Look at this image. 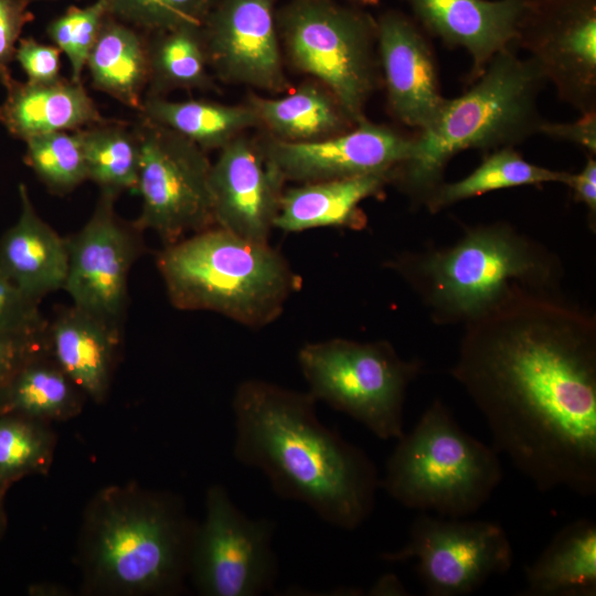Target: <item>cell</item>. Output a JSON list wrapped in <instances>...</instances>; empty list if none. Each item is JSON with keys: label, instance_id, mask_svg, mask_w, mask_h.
I'll list each match as a JSON object with an SVG mask.
<instances>
[{"label": "cell", "instance_id": "obj_1", "mask_svg": "<svg viewBox=\"0 0 596 596\" xmlns=\"http://www.w3.org/2000/svg\"><path fill=\"white\" fill-rule=\"evenodd\" d=\"M450 374L497 451L540 491L596 493V319L556 295L520 290L465 324Z\"/></svg>", "mask_w": 596, "mask_h": 596}, {"label": "cell", "instance_id": "obj_2", "mask_svg": "<svg viewBox=\"0 0 596 596\" xmlns=\"http://www.w3.org/2000/svg\"><path fill=\"white\" fill-rule=\"evenodd\" d=\"M316 404L309 392L243 381L232 403L234 458L259 470L278 497L352 531L374 509L377 470L361 448L320 422Z\"/></svg>", "mask_w": 596, "mask_h": 596}, {"label": "cell", "instance_id": "obj_3", "mask_svg": "<svg viewBox=\"0 0 596 596\" xmlns=\"http://www.w3.org/2000/svg\"><path fill=\"white\" fill-rule=\"evenodd\" d=\"M386 265L441 324L475 321L520 290H556L562 272L545 246L502 221L468 226L450 246L406 252Z\"/></svg>", "mask_w": 596, "mask_h": 596}, {"label": "cell", "instance_id": "obj_4", "mask_svg": "<svg viewBox=\"0 0 596 596\" xmlns=\"http://www.w3.org/2000/svg\"><path fill=\"white\" fill-rule=\"evenodd\" d=\"M545 79L534 62L509 46L456 98H446L436 121L416 132L411 153L392 170L391 183L424 205L444 182L449 161L465 150L514 147L539 134L538 98Z\"/></svg>", "mask_w": 596, "mask_h": 596}, {"label": "cell", "instance_id": "obj_5", "mask_svg": "<svg viewBox=\"0 0 596 596\" xmlns=\"http://www.w3.org/2000/svg\"><path fill=\"white\" fill-rule=\"evenodd\" d=\"M156 263L177 309L213 311L252 329L274 322L301 283L269 243L215 225L166 244Z\"/></svg>", "mask_w": 596, "mask_h": 596}, {"label": "cell", "instance_id": "obj_6", "mask_svg": "<svg viewBox=\"0 0 596 596\" xmlns=\"http://www.w3.org/2000/svg\"><path fill=\"white\" fill-rule=\"evenodd\" d=\"M501 479L497 450L462 430L435 400L397 440L380 487L408 509L464 518L488 501Z\"/></svg>", "mask_w": 596, "mask_h": 596}, {"label": "cell", "instance_id": "obj_7", "mask_svg": "<svg viewBox=\"0 0 596 596\" xmlns=\"http://www.w3.org/2000/svg\"><path fill=\"white\" fill-rule=\"evenodd\" d=\"M280 45L290 65L324 86L358 124L382 86L376 19L336 0H290L276 9Z\"/></svg>", "mask_w": 596, "mask_h": 596}, {"label": "cell", "instance_id": "obj_8", "mask_svg": "<svg viewBox=\"0 0 596 596\" xmlns=\"http://www.w3.org/2000/svg\"><path fill=\"white\" fill-rule=\"evenodd\" d=\"M297 359L317 402L347 414L382 440L404 435L406 391L422 370L419 360L402 359L385 340L343 338L308 342Z\"/></svg>", "mask_w": 596, "mask_h": 596}, {"label": "cell", "instance_id": "obj_9", "mask_svg": "<svg viewBox=\"0 0 596 596\" xmlns=\"http://www.w3.org/2000/svg\"><path fill=\"white\" fill-rule=\"evenodd\" d=\"M196 529L175 504L152 499L113 504L98 520L94 556L99 573L128 589L175 587L190 566Z\"/></svg>", "mask_w": 596, "mask_h": 596}, {"label": "cell", "instance_id": "obj_10", "mask_svg": "<svg viewBox=\"0 0 596 596\" xmlns=\"http://www.w3.org/2000/svg\"><path fill=\"white\" fill-rule=\"evenodd\" d=\"M136 192L141 212L134 225L166 244L214 225L206 151L185 137L141 117Z\"/></svg>", "mask_w": 596, "mask_h": 596}, {"label": "cell", "instance_id": "obj_11", "mask_svg": "<svg viewBox=\"0 0 596 596\" xmlns=\"http://www.w3.org/2000/svg\"><path fill=\"white\" fill-rule=\"evenodd\" d=\"M275 531V521L247 517L224 487L212 486L190 558L200 592L209 596H259L272 592L278 576Z\"/></svg>", "mask_w": 596, "mask_h": 596}, {"label": "cell", "instance_id": "obj_12", "mask_svg": "<svg viewBox=\"0 0 596 596\" xmlns=\"http://www.w3.org/2000/svg\"><path fill=\"white\" fill-rule=\"evenodd\" d=\"M385 562L417 560V572L429 596L468 595L493 575L509 572L513 552L505 531L483 520L422 513L404 546L384 552Z\"/></svg>", "mask_w": 596, "mask_h": 596}, {"label": "cell", "instance_id": "obj_13", "mask_svg": "<svg viewBox=\"0 0 596 596\" xmlns=\"http://www.w3.org/2000/svg\"><path fill=\"white\" fill-rule=\"evenodd\" d=\"M512 46L529 53L560 100L596 111V0H524Z\"/></svg>", "mask_w": 596, "mask_h": 596}, {"label": "cell", "instance_id": "obj_14", "mask_svg": "<svg viewBox=\"0 0 596 596\" xmlns=\"http://www.w3.org/2000/svg\"><path fill=\"white\" fill-rule=\"evenodd\" d=\"M117 196L100 192L85 225L66 237L68 265L63 289L72 305L120 327L130 268L142 251L141 231L115 213Z\"/></svg>", "mask_w": 596, "mask_h": 596}, {"label": "cell", "instance_id": "obj_15", "mask_svg": "<svg viewBox=\"0 0 596 596\" xmlns=\"http://www.w3.org/2000/svg\"><path fill=\"white\" fill-rule=\"evenodd\" d=\"M278 0H216L202 33L209 66L228 84L290 89L276 25Z\"/></svg>", "mask_w": 596, "mask_h": 596}, {"label": "cell", "instance_id": "obj_16", "mask_svg": "<svg viewBox=\"0 0 596 596\" xmlns=\"http://www.w3.org/2000/svg\"><path fill=\"white\" fill-rule=\"evenodd\" d=\"M415 132L406 135L368 118L352 129L312 142L259 140L286 181L300 183L392 172L411 153Z\"/></svg>", "mask_w": 596, "mask_h": 596}, {"label": "cell", "instance_id": "obj_17", "mask_svg": "<svg viewBox=\"0 0 596 596\" xmlns=\"http://www.w3.org/2000/svg\"><path fill=\"white\" fill-rule=\"evenodd\" d=\"M286 180L260 141L240 135L211 166L214 225L244 240L268 243Z\"/></svg>", "mask_w": 596, "mask_h": 596}, {"label": "cell", "instance_id": "obj_18", "mask_svg": "<svg viewBox=\"0 0 596 596\" xmlns=\"http://www.w3.org/2000/svg\"><path fill=\"white\" fill-rule=\"evenodd\" d=\"M377 56L386 107L416 132L428 129L445 104L430 38L408 14L396 9L376 19Z\"/></svg>", "mask_w": 596, "mask_h": 596}, {"label": "cell", "instance_id": "obj_19", "mask_svg": "<svg viewBox=\"0 0 596 596\" xmlns=\"http://www.w3.org/2000/svg\"><path fill=\"white\" fill-rule=\"evenodd\" d=\"M430 38L471 57L466 86L477 81L493 56L513 44L524 0H401Z\"/></svg>", "mask_w": 596, "mask_h": 596}, {"label": "cell", "instance_id": "obj_20", "mask_svg": "<svg viewBox=\"0 0 596 596\" xmlns=\"http://www.w3.org/2000/svg\"><path fill=\"white\" fill-rule=\"evenodd\" d=\"M20 213L0 236V274L28 297L41 302L63 289L68 265L66 237L35 211L25 184L18 187Z\"/></svg>", "mask_w": 596, "mask_h": 596}, {"label": "cell", "instance_id": "obj_21", "mask_svg": "<svg viewBox=\"0 0 596 596\" xmlns=\"http://www.w3.org/2000/svg\"><path fill=\"white\" fill-rule=\"evenodd\" d=\"M0 105V124L23 141L55 131H74L106 119L82 82L58 78L51 83L13 79Z\"/></svg>", "mask_w": 596, "mask_h": 596}, {"label": "cell", "instance_id": "obj_22", "mask_svg": "<svg viewBox=\"0 0 596 596\" xmlns=\"http://www.w3.org/2000/svg\"><path fill=\"white\" fill-rule=\"evenodd\" d=\"M392 172L307 182L284 190L275 227L300 232L318 227L361 230L366 215L360 204L380 195L391 183Z\"/></svg>", "mask_w": 596, "mask_h": 596}, {"label": "cell", "instance_id": "obj_23", "mask_svg": "<svg viewBox=\"0 0 596 596\" xmlns=\"http://www.w3.org/2000/svg\"><path fill=\"white\" fill-rule=\"evenodd\" d=\"M119 327L74 305L58 309L46 328V344L63 372L95 398L106 392Z\"/></svg>", "mask_w": 596, "mask_h": 596}, {"label": "cell", "instance_id": "obj_24", "mask_svg": "<svg viewBox=\"0 0 596 596\" xmlns=\"http://www.w3.org/2000/svg\"><path fill=\"white\" fill-rule=\"evenodd\" d=\"M247 104L257 114L259 127L267 130V136L285 142L318 141L356 125L337 98L315 79L279 98L251 94Z\"/></svg>", "mask_w": 596, "mask_h": 596}, {"label": "cell", "instance_id": "obj_25", "mask_svg": "<svg viewBox=\"0 0 596 596\" xmlns=\"http://www.w3.org/2000/svg\"><path fill=\"white\" fill-rule=\"evenodd\" d=\"M526 588L522 595L592 596L596 594V525L576 520L552 539L525 567Z\"/></svg>", "mask_w": 596, "mask_h": 596}, {"label": "cell", "instance_id": "obj_26", "mask_svg": "<svg viewBox=\"0 0 596 596\" xmlns=\"http://www.w3.org/2000/svg\"><path fill=\"white\" fill-rule=\"evenodd\" d=\"M85 67L95 88L140 109L149 82V60L147 40L137 29L107 14Z\"/></svg>", "mask_w": 596, "mask_h": 596}, {"label": "cell", "instance_id": "obj_27", "mask_svg": "<svg viewBox=\"0 0 596 596\" xmlns=\"http://www.w3.org/2000/svg\"><path fill=\"white\" fill-rule=\"evenodd\" d=\"M139 111L141 117L185 137L204 151L221 149L245 130L259 127L257 114L248 104L168 100L147 95Z\"/></svg>", "mask_w": 596, "mask_h": 596}, {"label": "cell", "instance_id": "obj_28", "mask_svg": "<svg viewBox=\"0 0 596 596\" xmlns=\"http://www.w3.org/2000/svg\"><path fill=\"white\" fill-rule=\"evenodd\" d=\"M150 96L172 89H213L202 25L184 24L153 32L147 40Z\"/></svg>", "mask_w": 596, "mask_h": 596}, {"label": "cell", "instance_id": "obj_29", "mask_svg": "<svg viewBox=\"0 0 596 596\" xmlns=\"http://www.w3.org/2000/svg\"><path fill=\"white\" fill-rule=\"evenodd\" d=\"M571 172L552 170L526 161L514 147L488 152L467 177L440 183L424 206L436 213L455 203L501 189L556 182L567 184Z\"/></svg>", "mask_w": 596, "mask_h": 596}, {"label": "cell", "instance_id": "obj_30", "mask_svg": "<svg viewBox=\"0 0 596 596\" xmlns=\"http://www.w3.org/2000/svg\"><path fill=\"white\" fill-rule=\"evenodd\" d=\"M83 141L87 180L100 192L118 196L124 191L136 192L140 147L136 130L107 120L79 129Z\"/></svg>", "mask_w": 596, "mask_h": 596}, {"label": "cell", "instance_id": "obj_31", "mask_svg": "<svg viewBox=\"0 0 596 596\" xmlns=\"http://www.w3.org/2000/svg\"><path fill=\"white\" fill-rule=\"evenodd\" d=\"M44 345L45 341L21 362L9 379L0 395V403L7 409L35 416L54 415L72 402V380L58 365H47L36 358Z\"/></svg>", "mask_w": 596, "mask_h": 596}, {"label": "cell", "instance_id": "obj_32", "mask_svg": "<svg viewBox=\"0 0 596 596\" xmlns=\"http://www.w3.org/2000/svg\"><path fill=\"white\" fill-rule=\"evenodd\" d=\"M25 143L24 161L49 191L65 194L87 180L79 129L35 136Z\"/></svg>", "mask_w": 596, "mask_h": 596}, {"label": "cell", "instance_id": "obj_33", "mask_svg": "<svg viewBox=\"0 0 596 596\" xmlns=\"http://www.w3.org/2000/svg\"><path fill=\"white\" fill-rule=\"evenodd\" d=\"M117 20L149 33L202 25L216 0H105Z\"/></svg>", "mask_w": 596, "mask_h": 596}, {"label": "cell", "instance_id": "obj_34", "mask_svg": "<svg viewBox=\"0 0 596 596\" xmlns=\"http://www.w3.org/2000/svg\"><path fill=\"white\" fill-rule=\"evenodd\" d=\"M107 14L106 1L95 0L85 8L71 7L47 25L49 38L68 57L75 82H82L88 54Z\"/></svg>", "mask_w": 596, "mask_h": 596}, {"label": "cell", "instance_id": "obj_35", "mask_svg": "<svg viewBox=\"0 0 596 596\" xmlns=\"http://www.w3.org/2000/svg\"><path fill=\"white\" fill-rule=\"evenodd\" d=\"M43 453V440L18 419L0 421V480L32 467Z\"/></svg>", "mask_w": 596, "mask_h": 596}, {"label": "cell", "instance_id": "obj_36", "mask_svg": "<svg viewBox=\"0 0 596 596\" xmlns=\"http://www.w3.org/2000/svg\"><path fill=\"white\" fill-rule=\"evenodd\" d=\"M46 327L40 302L0 274V333H36Z\"/></svg>", "mask_w": 596, "mask_h": 596}, {"label": "cell", "instance_id": "obj_37", "mask_svg": "<svg viewBox=\"0 0 596 596\" xmlns=\"http://www.w3.org/2000/svg\"><path fill=\"white\" fill-rule=\"evenodd\" d=\"M25 0H0V84L6 88L14 79L10 64L23 28L33 20Z\"/></svg>", "mask_w": 596, "mask_h": 596}, {"label": "cell", "instance_id": "obj_38", "mask_svg": "<svg viewBox=\"0 0 596 596\" xmlns=\"http://www.w3.org/2000/svg\"><path fill=\"white\" fill-rule=\"evenodd\" d=\"M60 54L55 45L38 42L33 38H21L18 42L14 60L20 64L30 83H51L60 77Z\"/></svg>", "mask_w": 596, "mask_h": 596}, {"label": "cell", "instance_id": "obj_39", "mask_svg": "<svg viewBox=\"0 0 596 596\" xmlns=\"http://www.w3.org/2000/svg\"><path fill=\"white\" fill-rule=\"evenodd\" d=\"M45 334L46 329L36 333H0V395L21 362L44 343Z\"/></svg>", "mask_w": 596, "mask_h": 596}, {"label": "cell", "instance_id": "obj_40", "mask_svg": "<svg viewBox=\"0 0 596 596\" xmlns=\"http://www.w3.org/2000/svg\"><path fill=\"white\" fill-rule=\"evenodd\" d=\"M539 134L579 146L588 156H596V111L582 114L572 123H553L544 119Z\"/></svg>", "mask_w": 596, "mask_h": 596}, {"label": "cell", "instance_id": "obj_41", "mask_svg": "<svg viewBox=\"0 0 596 596\" xmlns=\"http://www.w3.org/2000/svg\"><path fill=\"white\" fill-rule=\"evenodd\" d=\"M573 192V199L583 203L588 211L589 221L595 226L596 220V160L587 155L584 168L578 173H571L566 184Z\"/></svg>", "mask_w": 596, "mask_h": 596}, {"label": "cell", "instance_id": "obj_42", "mask_svg": "<svg viewBox=\"0 0 596 596\" xmlns=\"http://www.w3.org/2000/svg\"><path fill=\"white\" fill-rule=\"evenodd\" d=\"M369 595H408L398 577L392 573L385 574L370 589Z\"/></svg>", "mask_w": 596, "mask_h": 596}, {"label": "cell", "instance_id": "obj_43", "mask_svg": "<svg viewBox=\"0 0 596 596\" xmlns=\"http://www.w3.org/2000/svg\"><path fill=\"white\" fill-rule=\"evenodd\" d=\"M351 4L359 7H376L380 4L381 0H345Z\"/></svg>", "mask_w": 596, "mask_h": 596}, {"label": "cell", "instance_id": "obj_44", "mask_svg": "<svg viewBox=\"0 0 596 596\" xmlns=\"http://www.w3.org/2000/svg\"><path fill=\"white\" fill-rule=\"evenodd\" d=\"M29 4L35 1H42V0H25Z\"/></svg>", "mask_w": 596, "mask_h": 596}]
</instances>
